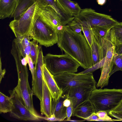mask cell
Instances as JSON below:
<instances>
[{
	"label": "cell",
	"instance_id": "cell-12",
	"mask_svg": "<svg viewBox=\"0 0 122 122\" xmlns=\"http://www.w3.org/2000/svg\"><path fill=\"white\" fill-rule=\"evenodd\" d=\"M115 46L111 40L107 48L104 65L100 78L97 84V87L101 88L107 85L110 77L109 75L113 68V57L115 53Z\"/></svg>",
	"mask_w": 122,
	"mask_h": 122
},
{
	"label": "cell",
	"instance_id": "cell-14",
	"mask_svg": "<svg viewBox=\"0 0 122 122\" xmlns=\"http://www.w3.org/2000/svg\"><path fill=\"white\" fill-rule=\"evenodd\" d=\"M39 18L43 22L54 28L56 30L59 25H62L61 17L49 5L46 7Z\"/></svg>",
	"mask_w": 122,
	"mask_h": 122
},
{
	"label": "cell",
	"instance_id": "cell-19",
	"mask_svg": "<svg viewBox=\"0 0 122 122\" xmlns=\"http://www.w3.org/2000/svg\"><path fill=\"white\" fill-rule=\"evenodd\" d=\"M36 0H17L15 10L10 17L14 20L19 19L36 2Z\"/></svg>",
	"mask_w": 122,
	"mask_h": 122
},
{
	"label": "cell",
	"instance_id": "cell-36",
	"mask_svg": "<svg viewBox=\"0 0 122 122\" xmlns=\"http://www.w3.org/2000/svg\"><path fill=\"white\" fill-rule=\"evenodd\" d=\"M42 119L45 120L48 122L56 121H60L59 119L56 118L55 116L53 115H52L51 117H42Z\"/></svg>",
	"mask_w": 122,
	"mask_h": 122
},
{
	"label": "cell",
	"instance_id": "cell-15",
	"mask_svg": "<svg viewBox=\"0 0 122 122\" xmlns=\"http://www.w3.org/2000/svg\"><path fill=\"white\" fill-rule=\"evenodd\" d=\"M52 99L51 93L43 77L42 96L40 101V110L41 114L45 117H49L52 115Z\"/></svg>",
	"mask_w": 122,
	"mask_h": 122
},
{
	"label": "cell",
	"instance_id": "cell-2",
	"mask_svg": "<svg viewBox=\"0 0 122 122\" xmlns=\"http://www.w3.org/2000/svg\"><path fill=\"white\" fill-rule=\"evenodd\" d=\"M47 5L42 0H36L19 19L10 23L9 27L16 38L30 35L33 24Z\"/></svg>",
	"mask_w": 122,
	"mask_h": 122
},
{
	"label": "cell",
	"instance_id": "cell-18",
	"mask_svg": "<svg viewBox=\"0 0 122 122\" xmlns=\"http://www.w3.org/2000/svg\"><path fill=\"white\" fill-rule=\"evenodd\" d=\"M63 10L71 17H76L80 14L81 9L78 3L70 0H56Z\"/></svg>",
	"mask_w": 122,
	"mask_h": 122
},
{
	"label": "cell",
	"instance_id": "cell-11",
	"mask_svg": "<svg viewBox=\"0 0 122 122\" xmlns=\"http://www.w3.org/2000/svg\"><path fill=\"white\" fill-rule=\"evenodd\" d=\"M43 56L41 45H39L37 58L35 65V74L34 80L32 81V90L33 95L40 101L42 96L43 86V76L42 67L44 64Z\"/></svg>",
	"mask_w": 122,
	"mask_h": 122
},
{
	"label": "cell",
	"instance_id": "cell-30",
	"mask_svg": "<svg viewBox=\"0 0 122 122\" xmlns=\"http://www.w3.org/2000/svg\"><path fill=\"white\" fill-rule=\"evenodd\" d=\"M67 25L72 30L77 33H81L82 31L81 25L74 19L69 23Z\"/></svg>",
	"mask_w": 122,
	"mask_h": 122
},
{
	"label": "cell",
	"instance_id": "cell-42",
	"mask_svg": "<svg viewBox=\"0 0 122 122\" xmlns=\"http://www.w3.org/2000/svg\"></svg>",
	"mask_w": 122,
	"mask_h": 122
},
{
	"label": "cell",
	"instance_id": "cell-22",
	"mask_svg": "<svg viewBox=\"0 0 122 122\" xmlns=\"http://www.w3.org/2000/svg\"><path fill=\"white\" fill-rule=\"evenodd\" d=\"M48 5L52 7L61 17L63 23L69 21L71 17L67 14L58 4L56 0H42Z\"/></svg>",
	"mask_w": 122,
	"mask_h": 122
},
{
	"label": "cell",
	"instance_id": "cell-9",
	"mask_svg": "<svg viewBox=\"0 0 122 122\" xmlns=\"http://www.w3.org/2000/svg\"><path fill=\"white\" fill-rule=\"evenodd\" d=\"M9 92L13 105L12 110L10 113L11 117L24 121H36L42 119V117L35 115L27 108L14 88L9 90Z\"/></svg>",
	"mask_w": 122,
	"mask_h": 122
},
{
	"label": "cell",
	"instance_id": "cell-31",
	"mask_svg": "<svg viewBox=\"0 0 122 122\" xmlns=\"http://www.w3.org/2000/svg\"><path fill=\"white\" fill-rule=\"evenodd\" d=\"M96 113L99 118L97 121H113L112 119L108 116L106 111H100Z\"/></svg>",
	"mask_w": 122,
	"mask_h": 122
},
{
	"label": "cell",
	"instance_id": "cell-21",
	"mask_svg": "<svg viewBox=\"0 0 122 122\" xmlns=\"http://www.w3.org/2000/svg\"><path fill=\"white\" fill-rule=\"evenodd\" d=\"M17 0H0V19L10 17L15 9Z\"/></svg>",
	"mask_w": 122,
	"mask_h": 122
},
{
	"label": "cell",
	"instance_id": "cell-17",
	"mask_svg": "<svg viewBox=\"0 0 122 122\" xmlns=\"http://www.w3.org/2000/svg\"><path fill=\"white\" fill-rule=\"evenodd\" d=\"M94 112H96L94 108L89 99L78 105L73 111L72 116L79 117L84 121Z\"/></svg>",
	"mask_w": 122,
	"mask_h": 122
},
{
	"label": "cell",
	"instance_id": "cell-25",
	"mask_svg": "<svg viewBox=\"0 0 122 122\" xmlns=\"http://www.w3.org/2000/svg\"><path fill=\"white\" fill-rule=\"evenodd\" d=\"M113 66L112 71L109 75L110 76L117 71H122V55L115 52L113 57Z\"/></svg>",
	"mask_w": 122,
	"mask_h": 122
},
{
	"label": "cell",
	"instance_id": "cell-16",
	"mask_svg": "<svg viewBox=\"0 0 122 122\" xmlns=\"http://www.w3.org/2000/svg\"><path fill=\"white\" fill-rule=\"evenodd\" d=\"M67 98L66 94L62 93L61 96L57 99H52V115H54L60 121H63L67 117L66 107L63 105V102Z\"/></svg>",
	"mask_w": 122,
	"mask_h": 122
},
{
	"label": "cell",
	"instance_id": "cell-37",
	"mask_svg": "<svg viewBox=\"0 0 122 122\" xmlns=\"http://www.w3.org/2000/svg\"><path fill=\"white\" fill-rule=\"evenodd\" d=\"M115 51L117 54L122 55V43L115 46Z\"/></svg>",
	"mask_w": 122,
	"mask_h": 122
},
{
	"label": "cell",
	"instance_id": "cell-34",
	"mask_svg": "<svg viewBox=\"0 0 122 122\" xmlns=\"http://www.w3.org/2000/svg\"><path fill=\"white\" fill-rule=\"evenodd\" d=\"M73 111V108L72 103L71 102L70 105L66 107V114L67 119L66 121H69L71 119V117L72 116Z\"/></svg>",
	"mask_w": 122,
	"mask_h": 122
},
{
	"label": "cell",
	"instance_id": "cell-20",
	"mask_svg": "<svg viewBox=\"0 0 122 122\" xmlns=\"http://www.w3.org/2000/svg\"><path fill=\"white\" fill-rule=\"evenodd\" d=\"M30 39L29 35L16 38L13 40L23 58L30 55L31 44Z\"/></svg>",
	"mask_w": 122,
	"mask_h": 122
},
{
	"label": "cell",
	"instance_id": "cell-7",
	"mask_svg": "<svg viewBox=\"0 0 122 122\" xmlns=\"http://www.w3.org/2000/svg\"><path fill=\"white\" fill-rule=\"evenodd\" d=\"M30 39L37 41L40 45L48 47L57 43V33L53 27L39 18L33 24L30 34Z\"/></svg>",
	"mask_w": 122,
	"mask_h": 122
},
{
	"label": "cell",
	"instance_id": "cell-28",
	"mask_svg": "<svg viewBox=\"0 0 122 122\" xmlns=\"http://www.w3.org/2000/svg\"><path fill=\"white\" fill-rule=\"evenodd\" d=\"M105 57L89 68L86 69L85 70L79 73H78L79 74H85L89 73H92L96 70L102 68L104 65Z\"/></svg>",
	"mask_w": 122,
	"mask_h": 122
},
{
	"label": "cell",
	"instance_id": "cell-35",
	"mask_svg": "<svg viewBox=\"0 0 122 122\" xmlns=\"http://www.w3.org/2000/svg\"><path fill=\"white\" fill-rule=\"evenodd\" d=\"M99 118L96 112L93 113L91 116L84 121H98Z\"/></svg>",
	"mask_w": 122,
	"mask_h": 122
},
{
	"label": "cell",
	"instance_id": "cell-13",
	"mask_svg": "<svg viewBox=\"0 0 122 122\" xmlns=\"http://www.w3.org/2000/svg\"><path fill=\"white\" fill-rule=\"evenodd\" d=\"M43 77L51 95L52 99L56 100L62 94L52 75L44 64L42 67Z\"/></svg>",
	"mask_w": 122,
	"mask_h": 122
},
{
	"label": "cell",
	"instance_id": "cell-3",
	"mask_svg": "<svg viewBox=\"0 0 122 122\" xmlns=\"http://www.w3.org/2000/svg\"><path fill=\"white\" fill-rule=\"evenodd\" d=\"M122 99V89H95L89 100L96 113L100 111L109 112L116 107Z\"/></svg>",
	"mask_w": 122,
	"mask_h": 122
},
{
	"label": "cell",
	"instance_id": "cell-40",
	"mask_svg": "<svg viewBox=\"0 0 122 122\" xmlns=\"http://www.w3.org/2000/svg\"><path fill=\"white\" fill-rule=\"evenodd\" d=\"M71 103V101L68 97L64 100L63 102V104L64 106L67 107L70 105Z\"/></svg>",
	"mask_w": 122,
	"mask_h": 122
},
{
	"label": "cell",
	"instance_id": "cell-10",
	"mask_svg": "<svg viewBox=\"0 0 122 122\" xmlns=\"http://www.w3.org/2000/svg\"><path fill=\"white\" fill-rule=\"evenodd\" d=\"M96 88V86H78L70 88L63 94H66L71 102L73 106V112L78 105L89 99L92 91Z\"/></svg>",
	"mask_w": 122,
	"mask_h": 122
},
{
	"label": "cell",
	"instance_id": "cell-6",
	"mask_svg": "<svg viewBox=\"0 0 122 122\" xmlns=\"http://www.w3.org/2000/svg\"><path fill=\"white\" fill-rule=\"evenodd\" d=\"M54 77L63 94L71 87L83 86H96L97 84L92 73H64L54 75Z\"/></svg>",
	"mask_w": 122,
	"mask_h": 122
},
{
	"label": "cell",
	"instance_id": "cell-39",
	"mask_svg": "<svg viewBox=\"0 0 122 122\" xmlns=\"http://www.w3.org/2000/svg\"><path fill=\"white\" fill-rule=\"evenodd\" d=\"M122 111V99L117 106L111 112H117Z\"/></svg>",
	"mask_w": 122,
	"mask_h": 122
},
{
	"label": "cell",
	"instance_id": "cell-33",
	"mask_svg": "<svg viewBox=\"0 0 122 122\" xmlns=\"http://www.w3.org/2000/svg\"><path fill=\"white\" fill-rule=\"evenodd\" d=\"M28 64L30 70L32 77V81L34 80L35 74V68L34 66V64L30 57V55L28 56Z\"/></svg>",
	"mask_w": 122,
	"mask_h": 122
},
{
	"label": "cell",
	"instance_id": "cell-41",
	"mask_svg": "<svg viewBox=\"0 0 122 122\" xmlns=\"http://www.w3.org/2000/svg\"><path fill=\"white\" fill-rule=\"evenodd\" d=\"M98 4L101 5L104 4L106 1V0H97Z\"/></svg>",
	"mask_w": 122,
	"mask_h": 122
},
{
	"label": "cell",
	"instance_id": "cell-23",
	"mask_svg": "<svg viewBox=\"0 0 122 122\" xmlns=\"http://www.w3.org/2000/svg\"><path fill=\"white\" fill-rule=\"evenodd\" d=\"M13 103L10 97L0 92V113H10L13 107Z\"/></svg>",
	"mask_w": 122,
	"mask_h": 122
},
{
	"label": "cell",
	"instance_id": "cell-27",
	"mask_svg": "<svg viewBox=\"0 0 122 122\" xmlns=\"http://www.w3.org/2000/svg\"><path fill=\"white\" fill-rule=\"evenodd\" d=\"M30 55L34 64L36 62L39 50L38 42L34 40L31 41Z\"/></svg>",
	"mask_w": 122,
	"mask_h": 122
},
{
	"label": "cell",
	"instance_id": "cell-1",
	"mask_svg": "<svg viewBox=\"0 0 122 122\" xmlns=\"http://www.w3.org/2000/svg\"><path fill=\"white\" fill-rule=\"evenodd\" d=\"M57 33V45L61 51L73 58L84 69L93 65L91 48L84 35L75 32L68 25H63L62 30Z\"/></svg>",
	"mask_w": 122,
	"mask_h": 122
},
{
	"label": "cell",
	"instance_id": "cell-24",
	"mask_svg": "<svg viewBox=\"0 0 122 122\" xmlns=\"http://www.w3.org/2000/svg\"><path fill=\"white\" fill-rule=\"evenodd\" d=\"M110 34L111 41L115 46L122 43V22L112 27Z\"/></svg>",
	"mask_w": 122,
	"mask_h": 122
},
{
	"label": "cell",
	"instance_id": "cell-29",
	"mask_svg": "<svg viewBox=\"0 0 122 122\" xmlns=\"http://www.w3.org/2000/svg\"><path fill=\"white\" fill-rule=\"evenodd\" d=\"M92 28L93 33L98 35L102 38L106 36L109 31L110 30L99 26H94Z\"/></svg>",
	"mask_w": 122,
	"mask_h": 122
},
{
	"label": "cell",
	"instance_id": "cell-4",
	"mask_svg": "<svg viewBox=\"0 0 122 122\" xmlns=\"http://www.w3.org/2000/svg\"><path fill=\"white\" fill-rule=\"evenodd\" d=\"M43 62L49 71L55 75L64 73H75L80 64L67 54L54 55L48 53L43 56Z\"/></svg>",
	"mask_w": 122,
	"mask_h": 122
},
{
	"label": "cell",
	"instance_id": "cell-5",
	"mask_svg": "<svg viewBox=\"0 0 122 122\" xmlns=\"http://www.w3.org/2000/svg\"><path fill=\"white\" fill-rule=\"evenodd\" d=\"M18 77V84L14 89L27 108L33 114L40 117L35 110L33 101V92L28 81L29 73L27 66L21 63L16 65Z\"/></svg>",
	"mask_w": 122,
	"mask_h": 122
},
{
	"label": "cell",
	"instance_id": "cell-8",
	"mask_svg": "<svg viewBox=\"0 0 122 122\" xmlns=\"http://www.w3.org/2000/svg\"><path fill=\"white\" fill-rule=\"evenodd\" d=\"M74 19L78 22L86 24L92 28L99 26L109 29L119 22L111 16L97 12L90 8L81 10L80 15Z\"/></svg>",
	"mask_w": 122,
	"mask_h": 122
},
{
	"label": "cell",
	"instance_id": "cell-32",
	"mask_svg": "<svg viewBox=\"0 0 122 122\" xmlns=\"http://www.w3.org/2000/svg\"><path fill=\"white\" fill-rule=\"evenodd\" d=\"M114 117L117 119V120L112 119L113 121H122V111L117 112H110L108 115Z\"/></svg>",
	"mask_w": 122,
	"mask_h": 122
},
{
	"label": "cell",
	"instance_id": "cell-38",
	"mask_svg": "<svg viewBox=\"0 0 122 122\" xmlns=\"http://www.w3.org/2000/svg\"><path fill=\"white\" fill-rule=\"evenodd\" d=\"M1 58H0V82L1 81L3 78L4 77V76L6 72V70L4 69H2V63L1 61Z\"/></svg>",
	"mask_w": 122,
	"mask_h": 122
},
{
	"label": "cell",
	"instance_id": "cell-26",
	"mask_svg": "<svg viewBox=\"0 0 122 122\" xmlns=\"http://www.w3.org/2000/svg\"><path fill=\"white\" fill-rule=\"evenodd\" d=\"M78 22L81 25L84 35L91 47L92 43L94 36L92 28L90 25Z\"/></svg>",
	"mask_w": 122,
	"mask_h": 122
}]
</instances>
